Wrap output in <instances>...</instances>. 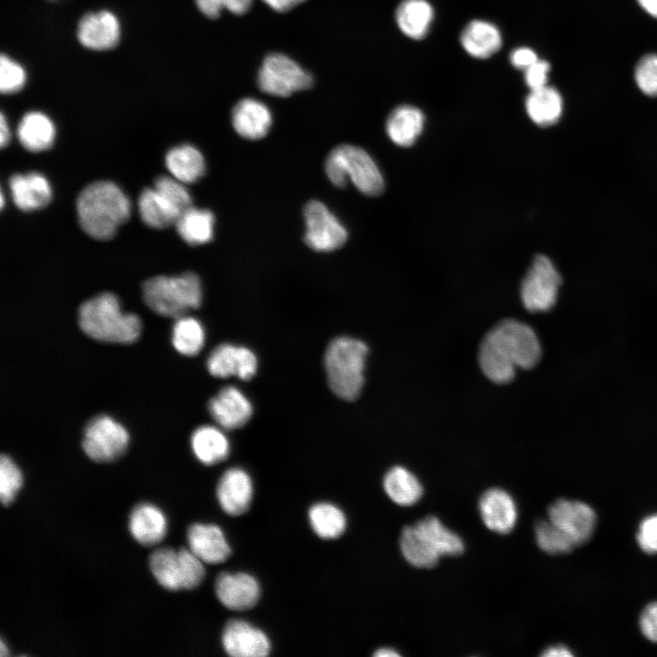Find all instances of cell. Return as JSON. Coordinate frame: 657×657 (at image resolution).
Segmentation results:
<instances>
[{
    "label": "cell",
    "instance_id": "ee69618b",
    "mask_svg": "<svg viewBox=\"0 0 657 657\" xmlns=\"http://www.w3.org/2000/svg\"><path fill=\"white\" fill-rule=\"evenodd\" d=\"M550 65L545 60H537L525 69V82L531 90L547 86Z\"/></svg>",
    "mask_w": 657,
    "mask_h": 657
},
{
    "label": "cell",
    "instance_id": "f546056e",
    "mask_svg": "<svg viewBox=\"0 0 657 657\" xmlns=\"http://www.w3.org/2000/svg\"><path fill=\"white\" fill-rule=\"evenodd\" d=\"M526 110L531 120L540 127L558 122L563 111V99L553 87L533 89L526 99Z\"/></svg>",
    "mask_w": 657,
    "mask_h": 657
},
{
    "label": "cell",
    "instance_id": "7dc6e473",
    "mask_svg": "<svg viewBox=\"0 0 657 657\" xmlns=\"http://www.w3.org/2000/svg\"><path fill=\"white\" fill-rule=\"evenodd\" d=\"M276 12H287L307 0H262Z\"/></svg>",
    "mask_w": 657,
    "mask_h": 657
},
{
    "label": "cell",
    "instance_id": "9a60e30c",
    "mask_svg": "<svg viewBox=\"0 0 657 657\" xmlns=\"http://www.w3.org/2000/svg\"><path fill=\"white\" fill-rule=\"evenodd\" d=\"M224 652L233 657H264L271 649L266 634L243 620H231L222 633Z\"/></svg>",
    "mask_w": 657,
    "mask_h": 657
},
{
    "label": "cell",
    "instance_id": "d6a6232c",
    "mask_svg": "<svg viewBox=\"0 0 657 657\" xmlns=\"http://www.w3.org/2000/svg\"><path fill=\"white\" fill-rule=\"evenodd\" d=\"M214 221V215L210 210L190 206L179 216L175 225L184 242L191 245H200L213 239Z\"/></svg>",
    "mask_w": 657,
    "mask_h": 657
},
{
    "label": "cell",
    "instance_id": "6da1fadb",
    "mask_svg": "<svg viewBox=\"0 0 657 657\" xmlns=\"http://www.w3.org/2000/svg\"><path fill=\"white\" fill-rule=\"evenodd\" d=\"M541 357V346L535 331L516 319H504L484 337L479 349V364L492 381H511L516 369L535 367Z\"/></svg>",
    "mask_w": 657,
    "mask_h": 657
},
{
    "label": "cell",
    "instance_id": "8fae6325",
    "mask_svg": "<svg viewBox=\"0 0 657 657\" xmlns=\"http://www.w3.org/2000/svg\"><path fill=\"white\" fill-rule=\"evenodd\" d=\"M128 443L127 430L107 415L93 418L84 430L82 448L96 462L117 459L125 452Z\"/></svg>",
    "mask_w": 657,
    "mask_h": 657
},
{
    "label": "cell",
    "instance_id": "52a82bcc",
    "mask_svg": "<svg viewBox=\"0 0 657 657\" xmlns=\"http://www.w3.org/2000/svg\"><path fill=\"white\" fill-rule=\"evenodd\" d=\"M203 564L189 548H162L154 550L149 558L154 579L169 590L198 587L205 576Z\"/></svg>",
    "mask_w": 657,
    "mask_h": 657
},
{
    "label": "cell",
    "instance_id": "f1b7e54d",
    "mask_svg": "<svg viewBox=\"0 0 657 657\" xmlns=\"http://www.w3.org/2000/svg\"><path fill=\"white\" fill-rule=\"evenodd\" d=\"M191 446L195 457L206 465L224 461L230 452L227 436L221 428L213 425L198 427L191 436Z\"/></svg>",
    "mask_w": 657,
    "mask_h": 657
},
{
    "label": "cell",
    "instance_id": "2e32d148",
    "mask_svg": "<svg viewBox=\"0 0 657 657\" xmlns=\"http://www.w3.org/2000/svg\"><path fill=\"white\" fill-rule=\"evenodd\" d=\"M208 410L214 422L224 430L237 429L252 416L253 406L248 397L235 386H225L214 396Z\"/></svg>",
    "mask_w": 657,
    "mask_h": 657
},
{
    "label": "cell",
    "instance_id": "44dd1931",
    "mask_svg": "<svg viewBox=\"0 0 657 657\" xmlns=\"http://www.w3.org/2000/svg\"><path fill=\"white\" fill-rule=\"evenodd\" d=\"M186 537L189 549L203 563L219 564L231 554L224 534L216 525L193 524L187 530Z\"/></svg>",
    "mask_w": 657,
    "mask_h": 657
},
{
    "label": "cell",
    "instance_id": "8992f818",
    "mask_svg": "<svg viewBox=\"0 0 657 657\" xmlns=\"http://www.w3.org/2000/svg\"><path fill=\"white\" fill-rule=\"evenodd\" d=\"M142 296L154 312L179 318L201 305L202 284L198 276L191 272L180 276H158L144 282Z\"/></svg>",
    "mask_w": 657,
    "mask_h": 657
},
{
    "label": "cell",
    "instance_id": "bcb514c9",
    "mask_svg": "<svg viewBox=\"0 0 657 657\" xmlns=\"http://www.w3.org/2000/svg\"><path fill=\"white\" fill-rule=\"evenodd\" d=\"M538 60L536 52L527 47H517L510 55L511 64L518 69H527Z\"/></svg>",
    "mask_w": 657,
    "mask_h": 657
},
{
    "label": "cell",
    "instance_id": "f35d334b",
    "mask_svg": "<svg viewBox=\"0 0 657 657\" xmlns=\"http://www.w3.org/2000/svg\"><path fill=\"white\" fill-rule=\"evenodd\" d=\"M23 485L18 466L5 454L0 458V498L4 506L10 505Z\"/></svg>",
    "mask_w": 657,
    "mask_h": 657
},
{
    "label": "cell",
    "instance_id": "603a6c76",
    "mask_svg": "<svg viewBox=\"0 0 657 657\" xmlns=\"http://www.w3.org/2000/svg\"><path fill=\"white\" fill-rule=\"evenodd\" d=\"M132 537L143 546L160 543L167 534L168 523L161 508L150 503L136 506L129 517Z\"/></svg>",
    "mask_w": 657,
    "mask_h": 657
},
{
    "label": "cell",
    "instance_id": "db71d44e",
    "mask_svg": "<svg viewBox=\"0 0 657 657\" xmlns=\"http://www.w3.org/2000/svg\"><path fill=\"white\" fill-rule=\"evenodd\" d=\"M48 1H56V0H48Z\"/></svg>",
    "mask_w": 657,
    "mask_h": 657
},
{
    "label": "cell",
    "instance_id": "f5cc1de1",
    "mask_svg": "<svg viewBox=\"0 0 657 657\" xmlns=\"http://www.w3.org/2000/svg\"><path fill=\"white\" fill-rule=\"evenodd\" d=\"M0 655L2 657L8 655V648L6 647L3 640L0 642Z\"/></svg>",
    "mask_w": 657,
    "mask_h": 657
},
{
    "label": "cell",
    "instance_id": "e0dca14e",
    "mask_svg": "<svg viewBox=\"0 0 657 657\" xmlns=\"http://www.w3.org/2000/svg\"><path fill=\"white\" fill-rule=\"evenodd\" d=\"M214 591L218 600L233 610H249L260 598L258 581L245 572L219 574L215 579Z\"/></svg>",
    "mask_w": 657,
    "mask_h": 657
},
{
    "label": "cell",
    "instance_id": "ab89813d",
    "mask_svg": "<svg viewBox=\"0 0 657 657\" xmlns=\"http://www.w3.org/2000/svg\"><path fill=\"white\" fill-rule=\"evenodd\" d=\"M27 81L25 68L7 54L0 57V90L3 94L20 91Z\"/></svg>",
    "mask_w": 657,
    "mask_h": 657
},
{
    "label": "cell",
    "instance_id": "60d3db41",
    "mask_svg": "<svg viewBox=\"0 0 657 657\" xmlns=\"http://www.w3.org/2000/svg\"><path fill=\"white\" fill-rule=\"evenodd\" d=\"M639 89L647 96H657V54L642 57L634 73Z\"/></svg>",
    "mask_w": 657,
    "mask_h": 657
},
{
    "label": "cell",
    "instance_id": "7bdbcfd3",
    "mask_svg": "<svg viewBox=\"0 0 657 657\" xmlns=\"http://www.w3.org/2000/svg\"><path fill=\"white\" fill-rule=\"evenodd\" d=\"M636 538L644 552L657 553V514L648 516L641 522Z\"/></svg>",
    "mask_w": 657,
    "mask_h": 657
},
{
    "label": "cell",
    "instance_id": "30bf717a",
    "mask_svg": "<svg viewBox=\"0 0 657 657\" xmlns=\"http://www.w3.org/2000/svg\"><path fill=\"white\" fill-rule=\"evenodd\" d=\"M303 214L306 224L304 240L311 249L317 252H331L346 243L347 229L320 201L308 202Z\"/></svg>",
    "mask_w": 657,
    "mask_h": 657
},
{
    "label": "cell",
    "instance_id": "7a4b0ae2",
    "mask_svg": "<svg viewBox=\"0 0 657 657\" xmlns=\"http://www.w3.org/2000/svg\"><path fill=\"white\" fill-rule=\"evenodd\" d=\"M76 206L81 228L98 240L111 238L130 215V199L110 181L86 186L78 196Z\"/></svg>",
    "mask_w": 657,
    "mask_h": 657
},
{
    "label": "cell",
    "instance_id": "816d5d0a",
    "mask_svg": "<svg viewBox=\"0 0 657 657\" xmlns=\"http://www.w3.org/2000/svg\"><path fill=\"white\" fill-rule=\"evenodd\" d=\"M373 655L376 657H398L401 654L393 648L382 647L378 649Z\"/></svg>",
    "mask_w": 657,
    "mask_h": 657
},
{
    "label": "cell",
    "instance_id": "f6af8a7d",
    "mask_svg": "<svg viewBox=\"0 0 657 657\" xmlns=\"http://www.w3.org/2000/svg\"><path fill=\"white\" fill-rule=\"evenodd\" d=\"M640 628L648 640L657 642V601L643 609L640 617Z\"/></svg>",
    "mask_w": 657,
    "mask_h": 657
},
{
    "label": "cell",
    "instance_id": "f907efd6",
    "mask_svg": "<svg viewBox=\"0 0 657 657\" xmlns=\"http://www.w3.org/2000/svg\"><path fill=\"white\" fill-rule=\"evenodd\" d=\"M637 2L646 13L657 18V0H637Z\"/></svg>",
    "mask_w": 657,
    "mask_h": 657
},
{
    "label": "cell",
    "instance_id": "277c9868",
    "mask_svg": "<svg viewBox=\"0 0 657 657\" xmlns=\"http://www.w3.org/2000/svg\"><path fill=\"white\" fill-rule=\"evenodd\" d=\"M368 351L363 341L350 337H338L329 342L324 367L328 386L336 396L352 401L360 394Z\"/></svg>",
    "mask_w": 657,
    "mask_h": 657
},
{
    "label": "cell",
    "instance_id": "d4e9b609",
    "mask_svg": "<svg viewBox=\"0 0 657 657\" xmlns=\"http://www.w3.org/2000/svg\"><path fill=\"white\" fill-rule=\"evenodd\" d=\"M138 206L143 223L157 229L175 224L182 214L176 204L154 187L141 193Z\"/></svg>",
    "mask_w": 657,
    "mask_h": 657
},
{
    "label": "cell",
    "instance_id": "ffe728a7",
    "mask_svg": "<svg viewBox=\"0 0 657 657\" xmlns=\"http://www.w3.org/2000/svg\"><path fill=\"white\" fill-rule=\"evenodd\" d=\"M231 120L233 128L239 136L256 141L268 133L273 116L270 109L261 100L245 98L233 108Z\"/></svg>",
    "mask_w": 657,
    "mask_h": 657
},
{
    "label": "cell",
    "instance_id": "74e56055",
    "mask_svg": "<svg viewBox=\"0 0 657 657\" xmlns=\"http://www.w3.org/2000/svg\"><path fill=\"white\" fill-rule=\"evenodd\" d=\"M535 537L538 547L551 555L566 554L576 547L574 541L549 519L536 523Z\"/></svg>",
    "mask_w": 657,
    "mask_h": 657
},
{
    "label": "cell",
    "instance_id": "7c38bea8",
    "mask_svg": "<svg viewBox=\"0 0 657 657\" xmlns=\"http://www.w3.org/2000/svg\"><path fill=\"white\" fill-rule=\"evenodd\" d=\"M76 36L78 43L89 50L113 49L121 37L120 19L107 9L88 12L78 20Z\"/></svg>",
    "mask_w": 657,
    "mask_h": 657
},
{
    "label": "cell",
    "instance_id": "ba28073f",
    "mask_svg": "<svg viewBox=\"0 0 657 657\" xmlns=\"http://www.w3.org/2000/svg\"><path fill=\"white\" fill-rule=\"evenodd\" d=\"M312 84V75L291 57L281 53L266 56L257 74L259 89L275 97H288L309 89Z\"/></svg>",
    "mask_w": 657,
    "mask_h": 657
},
{
    "label": "cell",
    "instance_id": "5b68a950",
    "mask_svg": "<svg viewBox=\"0 0 657 657\" xmlns=\"http://www.w3.org/2000/svg\"><path fill=\"white\" fill-rule=\"evenodd\" d=\"M325 172L337 187H344L349 180L369 196H377L384 191V179L377 163L365 150L355 145L335 147L326 159Z\"/></svg>",
    "mask_w": 657,
    "mask_h": 657
},
{
    "label": "cell",
    "instance_id": "7402d4cb",
    "mask_svg": "<svg viewBox=\"0 0 657 657\" xmlns=\"http://www.w3.org/2000/svg\"><path fill=\"white\" fill-rule=\"evenodd\" d=\"M9 188L15 204L25 212L45 207L52 197L49 182L43 174L36 172L12 175L9 179Z\"/></svg>",
    "mask_w": 657,
    "mask_h": 657
},
{
    "label": "cell",
    "instance_id": "4dcf8cb0",
    "mask_svg": "<svg viewBox=\"0 0 657 657\" xmlns=\"http://www.w3.org/2000/svg\"><path fill=\"white\" fill-rule=\"evenodd\" d=\"M396 23L408 37L421 39L428 33L433 19V9L426 0H404L397 7Z\"/></svg>",
    "mask_w": 657,
    "mask_h": 657
},
{
    "label": "cell",
    "instance_id": "d6986e66",
    "mask_svg": "<svg viewBox=\"0 0 657 657\" xmlns=\"http://www.w3.org/2000/svg\"><path fill=\"white\" fill-rule=\"evenodd\" d=\"M216 496L222 509L228 515L245 513L253 498V483L250 475L242 468L226 470L218 481Z\"/></svg>",
    "mask_w": 657,
    "mask_h": 657
},
{
    "label": "cell",
    "instance_id": "d590c367",
    "mask_svg": "<svg viewBox=\"0 0 657 657\" xmlns=\"http://www.w3.org/2000/svg\"><path fill=\"white\" fill-rule=\"evenodd\" d=\"M308 520L313 531L324 539L339 537L347 527L344 513L331 503L320 502L313 505L308 510Z\"/></svg>",
    "mask_w": 657,
    "mask_h": 657
},
{
    "label": "cell",
    "instance_id": "c3c4849f",
    "mask_svg": "<svg viewBox=\"0 0 657 657\" xmlns=\"http://www.w3.org/2000/svg\"><path fill=\"white\" fill-rule=\"evenodd\" d=\"M541 656H544V657H571V656H573V653L565 645L558 644V645H553V646H550V647H548L547 649H545L544 652L541 653Z\"/></svg>",
    "mask_w": 657,
    "mask_h": 657
},
{
    "label": "cell",
    "instance_id": "8d00e7d4",
    "mask_svg": "<svg viewBox=\"0 0 657 657\" xmlns=\"http://www.w3.org/2000/svg\"><path fill=\"white\" fill-rule=\"evenodd\" d=\"M172 341L181 354L194 356L203 347L204 328L202 323L193 317H179L172 328Z\"/></svg>",
    "mask_w": 657,
    "mask_h": 657
},
{
    "label": "cell",
    "instance_id": "9c48e42d",
    "mask_svg": "<svg viewBox=\"0 0 657 657\" xmlns=\"http://www.w3.org/2000/svg\"><path fill=\"white\" fill-rule=\"evenodd\" d=\"M561 276L552 261L544 255L535 257L521 284V299L530 312L552 308L557 301Z\"/></svg>",
    "mask_w": 657,
    "mask_h": 657
},
{
    "label": "cell",
    "instance_id": "83f0119b",
    "mask_svg": "<svg viewBox=\"0 0 657 657\" xmlns=\"http://www.w3.org/2000/svg\"><path fill=\"white\" fill-rule=\"evenodd\" d=\"M165 164L173 178L182 183H193L205 172V161L202 152L191 144L172 148L165 156Z\"/></svg>",
    "mask_w": 657,
    "mask_h": 657
},
{
    "label": "cell",
    "instance_id": "cb8c5ba5",
    "mask_svg": "<svg viewBox=\"0 0 657 657\" xmlns=\"http://www.w3.org/2000/svg\"><path fill=\"white\" fill-rule=\"evenodd\" d=\"M460 41L463 48L471 57L487 58L501 47L502 36L495 25L475 19L464 26Z\"/></svg>",
    "mask_w": 657,
    "mask_h": 657
},
{
    "label": "cell",
    "instance_id": "4316f807",
    "mask_svg": "<svg viewBox=\"0 0 657 657\" xmlns=\"http://www.w3.org/2000/svg\"><path fill=\"white\" fill-rule=\"evenodd\" d=\"M17 137L27 151L39 152L49 149L56 137L52 120L41 111L26 113L17 127Z\"/></svg>",
    "mask_w": 657,
    "mask_h": 657
},
{
    "label": "cell",
    "instance_id": "b9f144b4",
    "mask_svg": "<svg viewBox=\"0 0 657 657\" xmlns=\"http://www.w3.org/2000/svg\"><path fill=\"white\" fill-rule=\"evenodd\" d=\"M198 10L206 17H218L223 10L235 15H244L251 7L253 0H194Z\"/></svg>",
    "mask_w": 657,
    "mask_h": 657
},
{
    "label": "cell",
    "instance_id": "4fadbf2b",
    "mask_svg": "<svg viewBox=\"0 0 657 657\" xmlns=\"http://www.w3.org/2000/svg\"><path fill=\"white\" fill-rule=\"evenodd\" d=\"M548 519L564 531L576 544L587 542L595 528L596 514L586 503L558 499L548 510Z\"/></svg>",
    "mask_w": 657,
    "mask_h": 657
},
{
    "label": "cell",
    "instance_id": "484cf974",
    "mask_svg": "<svg viewBox=\"0 0 657 657\" xmlns=\"http://www.w3.org/2000/svg\"><path fill=\"white\" fill-rule=\"evenodd\" d=\"M424 115L411 105L395 108L386 121V132L391 141L401 147L412 146L422 132Z\"/></svg>",
    "mask_w": 657,
    "mask_h": 657
},
{
    "label": "cell",
    "instance_id": "3957f363",
    "mask_svg": "<svg viewBox=\"0 0 657 657\" xmlns=\"http://www.w3.org/2000/svg\"><path fill=\"white\" fill-rule=\"evenodd\" d=\"M78 324L90 338L114 343H131L141 330L138 316L122 312L119 298L110 292L100 293L80 305Z\"/></svg>",
    "mask_w": 657,
    "mask_h": 657
},
{
    "label": "cell",
    "instance_id": "681fc988",
    "mask_svg": "<svg viewBox=\"0 0 657 657\" xmlns=\"http://www.w3.org/2000/svg\"><path fill=\"white\" fill-rule=\"evenodd\" d=\"M10 140V129L8 126V122L5 117V115L1 114V120H0V142L1 146L5 147Z\"/></svg>",
    "mask_w": 657,
    "mask_h": 657
},
{
    "label": "cell",
    "instance_id": "1f68e13d",
    "mask_svg": "<svg viewBox=\"0 0 657 657\" xmlns=\"http://www.w3.org/2000/svg\"><path fill=\"white\" fill-rule=\"evenodd\" d=\"M383 488L391 501L402 506L416 504L423 494V487L415 474L399 465L385 474Z\"/></svg>",
    "mask_w": 657,
    "mask_h": 657
},
{
    "label": "cell",
    "instance_id": "836d02e7",
    "mask_svg": "<svg viewBox=\"0 0 657 657\" xmlns=\"http://www.w3.org/2000/svg\"><path fill=\"white\" fill-rule=\"evenodd\" d=\"M400 548L406 561L416 568H433L441 557L415 525L402 528Z\"/></svg>",
    "mask_w": 657,
    "mask_h": 657
},
{
    "label": "cell",
    "instance_id": "5bb4252c",
    "mask_svg": "<svg viewBox=\"0 0 657 657\" xmlns=\"http://www.w3.org/2000/svg\"><path fill=\"white\" fill-rule=\"evenodd\" d=\"M207 370L217 378L236 376L241 380L252 379L257 370V358L248 348L222 343L215 347L208 356Z\"/></svg>",
    "mask_w": 657,
    "mask_h": 657
},
{
    "label": "cell",
    "instance_id": "ac0fdd59",
    "mask_svg": "<svg viewBox=\"0 0 657 657\" xmlns=\"http://www.w3.org/2000/svg\"><path fill=\"white\" fill-rule=\"evenodd\" d=\"M478 508L485 527L495 533L507 534L516 524V502L511 495L502 488L486 490L480 496Z\"/></svg>",
    "mask_w": 657,
    "mask_h": 657
},
{
    "label": "cell",
    "instance_id": "e575fe53",
    "mask_svg": "<svg viewBox=\"0 0 657 657\" xmlns=\"http://www.w3.org/2000/svg\"><path fill=\"white\" fill-rule=\"evenodd\" d=\"M431 546L442 556H458L464 550L463 539L434 516H427L415 524Z\"/></svg>",
    "mask_w": 657,
    "mask_h": 657
}]
</instances>
